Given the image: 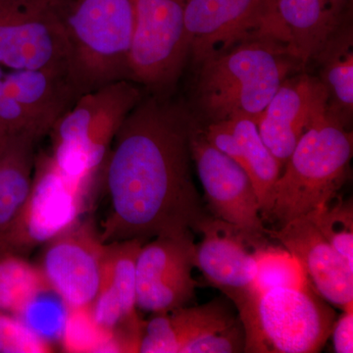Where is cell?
Returning <instances> with one entry per match:
<instances>
[{"label":"cell","instance_id":"obj_14","mask_svg":"<svg viewBox=\"0 0 353 353\" xmlns=\"http://www.w3.org/2000/svg\"><path fill=\"white\" fill-rule=\"evenodd\" d=\"M196 233L202 234L194 245V264L206 281L233 303L252 289L257 272V252L270 241L269 236L245 231L208 213Z\"/></svg>","mask_w":353,"mask_h":353},{"label":"cell","instance_id":"obj_24","mask_svg":"<svg viewBox=\"0 0 353 353\" xmlns=\"http://www.w3.org/2000/svg\"><path fill=\"white\" fill-rule=\"evenodd\" d=\"M60 343L65 352H121L115 333L97 322L92 305L67 308Z\"/></svg>","mask_w":353,"mask_h":353},{"label":"cell","instance_id":"obj_5","mask_svg":"<svg viewBox=\"0 0 353 353\" xmlns=\"http://www.w3.org/2000/svg\"><path fill=\"white\" fill-rule=\"evenodd\" d=\"M143 97L136 83L127 79L81 94L50 132V155L60 171L71 180L92 187L116 132Z\"/></svg>","mask_w":353,"mask_h":353},{"label":"cell","instance_id":"obj_13","mask_svg":"<svg viewBox=\"0 0 353 353\" xmlns=\"http://www.w3.org/2000/svg\"><path fill=\"white\" fill-rule=\"evenodd\" d=\"M192 155L208 212L250 233L268 236L259 197L248 173L238 162L209 143L199 123L192 134Z\"/></svg>","mask_w":353,"mask_h":353},{"label":"cell","instance_id":"obj_10","mask_svg":"<svg viewBox=\"0 0 353 353\" xmlns=\"http://www.w3.org/2000/svg\"><path fill=\"white\" fill-rule=\"evenodd\" d=\"M183 20L188 58L196 66L253 37L284 43L273 0H187Z\"/></svg>","mask_w":353,"mask_h":353},{"label":"cell","instance_id":"obj_22","mask_svg":"<svg viewBox=\"0 0 353 353\" xmlns=\"http://www.w3.org/2000/svg\"><path fill=\"white\" fill-rule=\"evenodd\" d=\"M240 146L245 169L259 197L260 214L265 220L270 206L272 194L283 171L282 165L268 150L260 137L257 123L250 117L226 119Z\"/></svg>","mask_w":353,"mask_h":353},{"label":"cell","instance_id":"obj_26","mask_svg":"<svg viewBox=\"0 0 353 353\" xmlns=\"http://www.w3.org/2000/svg\"><path fill=\"white\" fill-rule=\"evenodd\" d=\"M307 216L334 250L353 266V206L347 199H334Z\"/></svg>","mask_w":353,"mask_h":353},{"label":"cell","instance_id":"obj_27","mask_svg":"<svg viewBox=\"0 0 353 353\" xmlns=\"http://www.w3.org/2000/svg\"><path fill=\"white\" fill-rule=\"evenodd\" d=\"M52 341L30 328L17 316L0 310V353H50Z\"/></svg>","mask_w":353,"mask_h":353},{"label":"cell","instance_id":"obj_23","mask_svg":"<svg viewBox=\"0 0 353 353\" xmlns=\"http://www.w3.org/2000/svg\"><path fill=\"white\" fill-rule=\"evenodd\" d=\"M48 292L51 290L38 265L21 255L0 253V310L18 317Z\"/></svg>","mask_w":353,"mask_h":353},{"label":"cell","instance_id":"obj_20","mask_svg":"<svg viewBox=\"0 0 353 353\" xmlns=\"http://www.w3.org/2000/svg\"><path fill=\"white\" fill-rule=\"evenodd\" d=\"M39 141L29 132L0 139V231L17 215L31 192Z\"/></svg>","mask_w":353,"mask_h":353},{"label":"cell","instance_id":"obj_25","mask_svg":"<svg viewBox=\"0 0 353 353\" xmlns=\"http://www.w3.org/2000/svg\"><path fill=\"white\" fill-rule=\"evenodd\" d=\"M257 272L252 290L276 288H303L310 285L299 260L282 245L271 241L259 248L256 254Z\"/></svg>","mask_w":353,"mask_h":353},{"label":"cell","instance_id":"obj_4","mask_svg":"<svg viewBox=\"0 0 353 353\" xmlns=\"http://www.w3.org/2000/svg\"><path fill=\"white\" fill-rule=\"evenodd\" d=\"M69 46L72 79L80 94L129 80L134 0H53Z\"/></svg>","mask_w":353,"mask_h":353},{"label":"cell","instance_id":"obj_21","mask_svg":"<svg viewBox=\"0 0 353 353\" xmlns=\"http://www.w3.org/2000/svg\"><path fill=\"white\" fill-rule=\"evenodd\" d=\"M316 59L322 61L321 81L329 112L347 126L353 110L352 31L348 21L334 32Z\"/></svg>","mask_w":353,"mask_h":353},{"label":"cell","instance_id":"obj_1","mask_svg":"<svg viewBox=\"0 0 353 353\" xmlns=\"http://www.w3.org/2000/svg\"><path fill=\"white\" fill-rule=\"evenodd\" d=\"M197 124L158 97H143L130 111L101 169L109 199L104 243L196 233L208 213L192 174Z\"/></svg>","mask_w":353,"mask_h":353},{"label":"cell","instance_id":"obj_18","mask_svg":"<svg viewBox=\"0 0 353 353\" xmlns=\"http://www.w3.org/2000/svg\"><path fill=\"white\" fill-rule=\"evenodd\" d=\"M273 1L288 52L303 67L316 59L352 13V0Z\"/></svg>","mask_w":353,"mask_h":353},{"label":"cell","instance_id":"obj_16","mask_svg":"<svg viewBox=\"0 0 353 353\" xmlns=\"http://www.w3.org/2000/svg\"><path fill=\"white\" fill-rule=\"evenodd\" d=\"M269 238L292 253L309 284L327 303L341 310L353 308V266L336 252L307 216L269 230Z\"/></svg>","mask_w":353,"mask_h":353},{"label":"cell","instance_id":"obj_29","mask_svg":"<svg viewBox=\"0 0 353 353\" xmlns=\"http://www.w3.org/2000/svg\"><path fill=\"white\" fill-rule=\"evenodd\" d=\"M245 334L240 317L231 325L192 341L183 348L182 353L245 352Z\"/></svg>","mask_w":353,"mask_h":353},{"label":"cell","instance_id":"obj_11","mask_svg":"<svg viewBox=\"0 0 353 353\" xmlns=\"http://www.w3.org/2000/svg\"><path fill=\"white\" fill-rule=\"evenodd\" d=\"M39 263L51 292L67 308L92 305L101 284L106 243L92 221H77L41 246Z\"/></svg>","mask_w":353,"mask_h":353},{"label":"cell","instance_id":"obj_3","mask_svg":"<svg viewBox=\"0 0 353 353\" xmlns=\"http://www.w3.org/2000/svg\"><path fill=\"white\" fill-rule=\"evenodd\" d=\"M345 127L329 113L304 132L274 187L264 221L281 227L336 196L352 158V132Z\"/></svg>","mask_w":353,"mask_h":353},{"label":"cell","instance_id":"obj_2","mask_svg":"<svg viewBox=\"0 0 353 353\" xmlns=\"http://www.w3.org/2000/svg\"><path fill=\"white\" fill-rule=\"evenodd\" d=\"M296 65L301 64L278 39L269 36L245 39L197 66V106L209 123L239 116L257 123Z\"/></svg>","mask_w":353,"mask_h":353},{"label":"cell","instance_id":"obj_9","mask_svg":"<svg viewBox=\"0 0 353 353\" xmlns=\"http://www.w3.org/2000/svg\"><path fill=\"white\" fill-rule=\"evenodd\" d=\"M187 0H134V29L129 80L152 88L176 82L188 59Z\"/></svg>","mask_w":353,"mask_h":353},{"label":"cell","instance_id":"obj_28","mask_svg":"<svg viewBox=\"0 0 353 353\" xmlns=\"http://www.w3.org/2000/svg\"><path fill=\"white\" fill-rule=\"evenodd\" d=\"M3 76L4 72L0 66V139L10 134L29 132L41 139L48 132L16 101L6 87Z\"/></svg>","mask_w":353,"mask_h":353},{"label":"cell","instance_id":"obj_15","mask_svg":"<svg viewBox=\"0 0 353 353\" xmlns=\"http://www.w3.org/2000/svg\"><path fill=\"white\" fill-rule=\"evenodd\" d=\"M326 88L309 74L288 77L260 116V137L284 168L303 136L329 114Z\"/></svg>","mask_w":353,"mask_h":353},{"label":"cell","instance_id":"obj_19","mask_svg":"<svg viewBox=\"0 0 353 353\" xmlns=\"http://www.w3.org/2000/svg\"><path fill=\"white\" fill-rule=\"evenodd\" d=\"M229 299L157 313L145 321L139 352L182 353L192 341L226 328L236 319Z\"/></svg>","mask_w":353,"mask_h":353},{"label":"cell","instance_id":"obj_7","mask_svg":"<svg viewBox=\"0 0 353 353\" xmlns=\"http://www.w3.org/2000/svg\"><path fill=\"white\" fill-rule=\"evenodd\" d=\"M90 189L64 175L50 153H38L31 192L17 215L0 231V253L28 257L63 233L82 218Z\"/></svg>","mask_w":353,"mask_h":353},{"label":"cell","instance_id":"obj_6","mask_svg":"<svg viewBox=\"0 0 353 353\" xmlns=\"http://www.w3.org/2000/svg\"><path fill=\"white\" fill-rule=\"evenodd\" d=\"M248 353L319 352L331 336L336 312L310 285L252 289L234 301Z\"/></svg>","mask_w":353,"mask_h":353},{"label":"cell","instance_id":"obj_30","mask_svg":"<svg viewBox=\"0 0 353 353\" xmlns=\"http://www.w3.org/2000/svg\"><path fill=\"white\" fill-rule=\"evenodd\" d=\"M331 336L334 352H353V308L345 309L336 319Z\"/></svg>","mask_w":353,"mask_h":353},{"label":"cell","instance_id":"obj_8","mask_svg":"<svg viewBox=\"0 0 353 353\" xmlns=\"http://www.w3.org/2000/svg\"><path fill=\"white\" fill-rule=\"evenodd\" d=\"M0 66L50 72L74 83L68 43L53 0H0Z\"/></svg>","mask_w":353,"mask_h":353},{"label":"cell","instance_id":"obj_12","mask_svg":"<svg viewBox=\"0 0 353 353\" xmlns=\"http://www.w3.org/2000/svg\"><path fill=\"white\" fill-rule=\"evenodd\" d=\"M194 234L157 236L139 250L136 265L137 306L145 312H169L196 296Z\"/></svg>","mask_w":353,"mask_h":353},{"label":"cell","instance_id":"obj_17","mask_svg":"<svg viewBox=\"0 0 353 353\" xmlns=\"http://www.w3.org/2000/svg\"><path fill=\"white\" fill-rule=\"evenodd\" d=\"M145 241L131 239L106 243L101 284L92 304L95 319L104 328L143 336L145 321L137 311L136 265Z\"/></svg>","mask_w":353,"mask_h":353}]
</instances>
